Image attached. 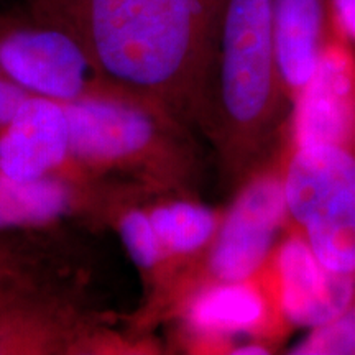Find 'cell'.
Here are the masks:
<instances>
[{"label":"cell","instance_id":"obj_1","mask_svg":"<svg viewBox=\"0 0 355 355\" xmlns=\"http://www.w3.org/2000/svg\"><path fill=\"white\" fill-rule=\"evenodd\" d=\"M225 0H30L115 86L194 130Z\"/></svg>","mask_w":355,"mask_h":355},{"label":"cell","instance_id":"obj_2","mask_svg":"<svg viewBox=\"0 0 355 355\" xmlns=\"http://www.w3.org/2000/svg\"><path fill=\"white\" fill-rule=\"evenodd\" d=\"M288 114L272 0H225L214 61L194 125L212 146L225 184L237 189L272 157Z\"/></svg>","mask_w":355,"mask_h":355},{"label":"cell","instance_id":"obj_3","mask_svg":"<svg viewBox=\"0 0 355 355\" xmlns=\"http://www.w3.org/2000/svg\"><path fill=\"white\" fill-rule=\"evenodd\" d=\"M63 105L74 158L94 180L198 196L202 159L189 127L137 99Z\"/></svg>","mask_w":355,"mask_h":355},{"label":"cell","instance_id":"obj_4","mask_svg":"<svg viewBox=\"0 0 355 355\" xmlns=\"http://www.w3.org/2000/svg\"><path fill=\"white\" fill-rule=\"evenodd\" d=\"M159 354L150 336L115 331L71 265L0 283V355Z\"/></svg>","mask_w":355,"mask_h":355},{"label":"cell","instance_id":"obj_5","mask_svg":"<svg viewBox=\"0 0 355 355\" xmlns=\"http://www.w3.org/2000/svg\"><path fill=\"white\" fill-rule=\"evenodd\" d=\"M288 222L283 150L278 148L235 189L206 252L175 275L152 303L132 316V329L150 334L168 322L178 308L202 288L255 275L285 232Z\"/></svg>","mask_w":355,"mask_h":355},{"label":"cell","instance_id":"obj_6","mask_svg":"<svg viewBox=\"0 0 355 355\" xmlns=\"http://www.w3.org/2000/svg\"><path fill=\"white\" fill-rule=\"evenodd\" d=\"M282 150L286 224L327 268L355 277V145Z\"/></svg>","mask_w":355,"mask_h":355},{"label":"cell","instance_id":"obj_7","mask_svg":"<svg viewBox=\"0 0 355 355\" xmlns=\"http://www.w3.org/2000/svg\"><path fill=\"white\" fill-rule=\"evenodd\" d=\"M0 68L30 96L60 104L135 99L102 74L73 33L26 10L0 12Z\"/></svg>","mask_w":355,"mask_h":355},{"label":"cell","instance_id":"obj_8","mask_svg":"<svg viewBox=\"0 0 355 355\" xmlns=\"http://www.w3.org/2000/svg\"><path fill=\"white\" fill-rule=\"evenodd\" d=\"M170 321L176 322L181 347L191 354H232L241 339L275 350L293 331L259 273L202 288Z\"/></svg>","mask_w":355,"mask_h":355},{"label":"cell","instance_id":"obj_9","mask_svg":"<svg viewBox=\"0 0 355 355\" xmlns=\"http://www.w3.org/2000/svg\"><path fill=\"white\" fill-rule=\"evenodd\" d=\"M257 273L291 329L326 324L355 298V277L327 268L288 224Z\"/></svg>","mask_w":355,"mask_h":355},{"label":"cell","instance_id":"obj_10","mask_svg":"<svg viewBox=\"0 0 355 355\" xmlns=\"http://www.w3.org/2000/svg\"><path fill=\"white\" fill-rule=\"evenodd\" d=\"M0 175L20 183L68 181L86 188L105 184L74 158L64 105L37 96H30L0 128Z\"/></svg>","mask_w":355,"mask_h":355},{"label":"cell","instance_id":"obj_11","mask_svg":"<svg viewBox=\"0 0 355 355\" xmlns=\"http://www.w3.org/2000/svg\"><path fill=\"white\" fill-rule=\"evenodd\" d=\"M283 144L355 145V46L336 28L288 114Z\"/></svg>","mask_w":355,"mask_h":355},{"label":"cell","instance_id":"obj_12","mask_svg":"<svg viewBox=\"0 0 355 355\" xmlns=\"http://www.w3.org/2000/svg\"><path fill=\"white\" fill-rule=\"evenodd\" d=\"M109 183L86 188L68 181L20 183L0 175V232L58 229L76 220L91 230L104 229Z\"/></svg>","mask_w":355,"mask_h":355},{"label":"cell","instance_id":"obj_13","mask_svg":"<svg viewBox=\"0 0 355 355\" xmlns=\"http://www.w3.org/2000/svg\"><path fill=\"white\" fill-rule=\"evenodd\" d=\"M272 15L279 78L291 105L336 32L332 0H272Z\"/></svg>","mask_w":355,"mask_h":355},{"label":"cell","instance_id":"obj_14","mask_svg":"<svg viewBox=\"0 0 355 355\" xmlns=\"http://www.w3.org/2000/svg\"><path fill=\"white\" fill-rule=\"evenodd\" d=\"M146 191L130 184L109 183L102 222L114 230L123 250L139 272L144 286L141 306L152 303L171 282L175 268L145 206Z\"/></svg>","mask_w":355,"mask_h":355},{"label":"cell","instance_id":"obj_15","mask_svg":"<svg viewBox=\"0 0 355 355\" xmlns=\"http://www.w3.org/2000/svg\"><path fill=\"white\" fill-rule=\"evenodd\" d=\"M144 201L175 275L206 252L224 216V207H212L193 194H145Z\"/></svg>","mask_w":355,"mask_h":355},{"label":"cell","instance_id":"obj_16","mask_svg":"<svg viewBox=\"0 0 355 355\" xmlns=\"http://www.w3.org/2000/svg\"><path fill=\"white\" fill-rule=\"evenodd\" d=\"M53 230L56 229L0 232V283L20 275L68 265L60 245L63 241Z\"/></svg>","mask_w":355,"mask_h":355},{"label":"cell","instance_id":"obj_17","mask_svg":"<svg viewBox=\"0 0 355 355\" xmlns=\"http://www.w3.org/2000/svg\"><path fill=\"white\" fill-rule=\"evenodd\" d=\"M288 354L355 355V298L331 321L308 329V334L293 345Z\"/></svg>","mask_w":355,"mask_h":355},{"label":"cell","instance_id":"obj_18","mask_svg":"<svg viewBox=\"0 0 355 355\" xmlns=\"http://www.w3.org/2000/svg\"><path fill=\"white\" fill-rule=\"evenodd\" d=\"M28 97V92L17 86L0 68V128H3L12 121L13 115Z\"/></svg>","mask_w":355,"mask_h":355}]
</instances>
